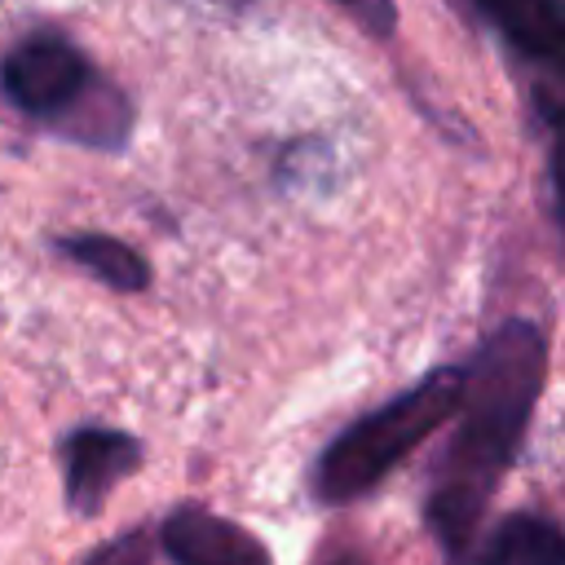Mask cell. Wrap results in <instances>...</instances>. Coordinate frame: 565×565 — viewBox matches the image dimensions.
<instances>
[{"instance_id": "1", "label": "cell", "mask_w": 565, "mask_h": 565, "mask_svg": "<svg viewBox=\"0 0 565 565\" xmlns=\"http://www.w3.org/2000/svg\"><path fill=\"white\" fill-rule=\"evenodd\" d=\"M547 371V340L534 322H503L463 371L459 433L437 463L428 516L450 552H468L490 490L508 472L530 428Z\"/></svg>"}, {"instance_id": "2", "label": "cell", "mask_w": 565, "mask_h": 565, "mask_svg": "<svg viewBox=\"0 0 565 565\" xmlns=\"http://www.w3.org/2000/svg\"><path fill=\"white\" fill-rule=\"evenodd\" d=\"M0 93L26 119H40L44 128L93 150H119L132 132L124 88H115L88 53L53 26L26 31L0 57Z\"/></svg>"}, {"instance_id": "3", "label": "cell", "mask_w": 565, "mask_h": 565, "mask_svg": "<svg viewBox=\"0 0 565 565\" xmlns=\"http://www.w3.org/2000/svg\"><path fill=\"white\" fill-rule=\"evenodd\" d=\"M459 397H463V371L441 366L428 380H419L415 388H406L402 397L362 415L318 459L313 490L327 503H349V499L366 494L371 486H380L388 477V468H397L428 433H437L459 411Z\"/></svg>"}, {"instance_id": "4", "label": "cell", "mask_w": 565, "mask_h": 565, "mask_svg": "<svg viewBox=\"0 0 565 565\" xmlns=\"http://www.w3.org/2000/svg\"><path fill=\"white\" fill-rule=\"evenodd\" d=\"M57 459H62L66 508L93 516L106 503V494L141 463V441L119 428H75L66 433Z\"/></svg>"}, {"instance_id": "5", "label": "cell", "mask_w": 565, "mask_h": 565, "mask_svg": "<svg viewBox=\"0 0 565 565\" xmlns=\"http://www.w3.org/2000/svg\"><path fill=\"white\" fill-rule=\"evenodd\" d=\"M159 539L172 565H269V552L256 534L207 508H177L163 521Z\"/></svg>"}, {"instance_id": "6", "label": "cell", "mask_w": 565, "mask_h": 565, "mask_svg": "<svg viewBox=\"0 0 565 565\" xmlns=\"http://www.w3.org/2000/svg\"><path fill=\"white\" fill-rule=\"evenodd\" d=\"M486 18L543 71L565 79V0H477Z\"/></svg>"}, {"instance_id": "7", "label": "cell", "mask_w": 565, "mask_h": 565, "mask_svg": "<svg viewBox=\"0 0 565 565\" xmlns=\"http://www.w3.org/2000/svg\"><path fill=\"white\" fill-rule=\"evenodd\" d=\"M53 247L79 265L84 274H93L97 282H106L110 291H141L150 282V265L137 247H128L124 238H110V234H93V230H79V234H62L53 238Z\"/></svg>"}, {"instance_id": "8", "label": "cell", "mask_w": 565, "mask_h": 565, "mask_svg": "<svg viewBox=\"0 0 565 565\" xmlns=\"http://www.w3.org/2000/svg\"><path fill=\"white\" fill-rule=\"evenodd\" d=\"M481 565H565V534L543 516H508L481 547Z\"/></svg>"}, {"instance_id": "9", "label": "cell", "mask_w": 565, "mask_h": 565, "mask_svg": "<svg viewBox=\"0 0 565 565\" xmlns=\"http://www.w3.org/2000/svg\"><path fill=\"white\" fill-rule=\"evenodd\" d=\"M154 561V543L146 530H128L119 539H106L84 565H150Z\"/></svg>"}, {"instance_id": "10", "label": "cell", "mask_w": 565, "mask_h": 565, "mask_svg": "<svg viewBox=\"0 0 565 565\" xmlns=\"http://www.w3.org/2000/svg\"><path fill=\"white\" fill-rule=\"evenodd\" d=\"M340 13H349L366 35H375V40H384V35H393V26H397V4L393 0H331Z\"/></svg>"}, {"instance_id": "11", "label": "cell", "mask_w": 565, "mask_h": 565, "mask_svg": "<svg viewBox=\"0 0 565 565\" xmlns=\"http://www.w3.org/2000/svg\"><path fill=\"white\" fill-rule=\"evenodd\" d=\"M539 110H543V119H547V128H552L556 150H565V102H556V97L539 93Z\"/></svg>"}, {"instance_id": "12", "label": "cell", "mask_w": 565, "mask_h": 565, "mask_svg": "<svg viewBox=\"0 0 565 565\" xmlns=\"http://www.w3.org/2000/svg\"><path fill=\"white\" fill-rule=\"evenodd\" d=\"M313 565H371L358 547H322L318 556H313Z\"/></svg>"}]
</instances>
